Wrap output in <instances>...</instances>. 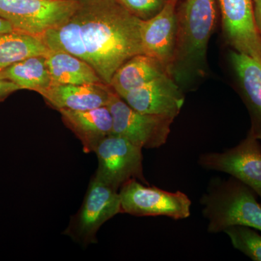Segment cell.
Listing matches in <instances>:
<instances>
[{
  "label": "cell",
  "mask_w": 261,
  "mask_h": 261,
  "mask_svg": "<svg viewBox=\"0 0 261 261\" xmlns=\"http://www.w3.org/2000/svg\"><path fill=\"white\" fill-rule=\"evenodd\" d=\"M67 21L41 39L50 50L70 53L88 63L105 84L128 60L144 54L142 20L118 0H79Z\"/></svg>",
  "instance_id": "obj_1"
},
{
  "label": "cell",
  "mask_w": 261,
  "mask_h": 261,
  "mask_svg": "<svg viewBox=\"0 0 261 261\" xmlns=\"http://www.w3.org/2000/svg\"><path fill=\"white\" fill-rule=\"evenodd\" d=\"M216 21V0H185L177 8V34L170 74L178 85L204 75L207 45Z\"/></svg>",
  "instance_id": "obj_2"
},
{
  "label": "cell",
  "mask_w": 261,
  "mask_h": 261,
  "mask_svg": "<svg viewBox=\"0 0 261 261\" xmlns=\"http://www.w3.org/2000/svg\"><path fill=\"white\" fill-rule=\"evenodd\" d=\"M257 194L240 180L212 178L200 199L209 233L224 232L233 226L261 231V204Z\"/></svg>",
  "instance_id": "obj_3"
},
{
  "label": "cell",
  "mask_w": 261,
  "mask_h": 261,
  "mask_svg": "<svg viewBox=\"0 0 261 261\" xmlns=\"http://www.w3.org/2000/svg\"><path fill=\"white\" fill-rule=\"evenodd\" d=\"M79 4V0H0V17L15 31L40 37L67 21Z\"/></svg>",
  "instance_id": "obj_4"
},
{
  "label": "cell",
  "mask_w": 261,
  "mask_h": 261,
  "mask_svg": "<svg viewBox=\"0 0 261 261\" xmlns=\"http://www.w3.org/2000/svg\"><path fill=\"white\" fill-rule=\"evenodd\" d=\"M122 213L135 216H166L174 220L187 219L192 202L186 194L171 192L145 185L136 178L120 189Z\"/></svg>",
  "instance_id": "obj_5"
},
{
  "label": "cell",
  "mask_w": 261,
  "mask_h": 261,
  "mask_svg": "<svg viewBox=\"0 0 261 261\" xmlns=\"http://www.w3.org/2000/svg\"><path fill=\"white\" fill-rule=\"evenodd\" d=\"M120 213L119 192L94 176L80 211L70 220L64 233L84 245L96 243L99 228Z\"/></svg>",
  "instance_id": "obj_6"
},
{
  "label": "cell",
  "mask_w": 261,
  "mask_h": 261,
  "mask_svg": "<svg viewBox=\"0 0 261 261\" xmlns=\"http://www.w3.org/2000/svg\"><path fill=\"white\" fill-rule=\"evenodd\" d=\"M108 106L113 117L112 135L142 149L159 148L167 142L173 118L138 112L116 92Z\"/></svg>",
  "instance_id": "obj_7"
},
{
  "label": "cell",
  "mask_w": 261,
  "mask_h": 261,
  "mask_svg": "<svg viewBox=\"0 0 261 261\" xmlns=\"http://www.w3.org/2000/svg\"><path fill=\"white\" fill-rule=\"evenodd\" d=\"M142 150L123 137L111 134L94 152L98 159L94 176L116 191L132 178L149 185L143 174Z\"/></svg>",
  "instance_id": "obj_8"
},
{
  "label": "cell",
  "mask_w": 261,
  "mask_h": 261,
  "mask_svg": "<svg viewBox=\"0 0 261 261\" xmlns=\"http://www.w3.org/2000/svg\"><path fill=\"white\" fill-rule=\"evenodd\" d=\"M251 132L238 145L221 152L199 156L198 163L211 171L229 174L252 189L261 199V145Z\"/></svg>",
  "instance_id": "obj_9"
},
{
  "label": "cell",
  "mask_w": 261,
  "mask_h": 261,
  "mask_svg": "<svg viewBox=\"0 0 261 261\" xmlns=\"http://www.w3.org/2000/svg\"><path fill=\"white\" fill-rule=\"evenodd\" d=\"M226 42L261 63V39L254 19L253 0H218Z\"/></svg>",
  "instance_id": "obj_10"
},
{
  "label": "cell",
  "mask_w": 261,
  "mask_h": 261,
  "mask_svg": "<svg viewBox=\"0 0 261 261\" xmlns=\"http://www.w3.org/2000/svg\"><path fill=\"white\" fill-rule=\"evenodd\" d=\"M135 111L175 119L181 112L185 95L169 73L130 91L121 97Z\"/></svg>",
  "instance_id": "obj_11"
},
{
  "label": "cell",
  "mask_w": 261,
  "mask_h": 261,
  "mask_svg": "<svg viewBox=\"0 0 261 261\" xmlns=\"http://www.w3.org/2000/svg\"><path fill=\"white\" fill-rule=\"evenodd\" d=\"M177 0H168L162 10L152 18L142 20L144 54L161 62L170 73L177 34Z\"/></svg>",
  "instance_id": "obj_12"
},
{
  "label": "cell",
  "mask_w": 261,
  "mask_h": 261,
  "mask_svg": "<svg viewBox=\"0 0 261 261\" xmlns=\"http://www.w3.org/2000/svg\"><path fill=\"white\" fill-rule=\"evenodd\" d=\"M115 93L110 85L99 83L53 84L40 94L51 108L83 111L108 106Z\"/></svg>",
  "instance_id": "obj_13"
},
{
  "label": "cell",
  "mask_w": 261,
  "mask_h": 261,
  "mask_svg": "<svg viewBox=\"0 0 261 261\" xmlns=\"http://www.w3.org/2000/svg\"><path fill=\"white\" fill-rule=\"evenodd\" d=\"M62 119L83 145L85 153L95 152L97 146L113 132V117L108 106L88 111H59Z\"/></svg>",
  "instance_id": "obj_14"
},
{
  "label": "cell",
  "mask_w": 261,
  "mask_h": 261,
  "mask_svg": "<svg viewBox=\"0 0 261 261\" xmlns=\"http://www.w3.org/2000/svg\"><path fill=\"white\" fill-rule=\"evenodd\" d=\"M231 65L238 76L242 96L250 118V132L261 140V63L246 55L232 51Z\"/></svg>",
  "instance_id": "obj_15"
},
{
  "label": "cell",
  "mask_w": 261,
  "mask_h": 261,
  "mask_svg": "<svg viewBox=\"0 0 261 261\" xmlns=\"http://www.w3.org/2000/svg\"><path fill=\"white\" fill-rule=\"evenodd\" d=\"M167 73L169 72L166 67L158 60L145 54L137 55L118 68L109 85L122 97L130 91Z\"/></svg>",
  "instance_id": "obj_16"
},
{
  "label": "cell",
  "mask_w": 261,
  "mask_h": 261,
  "mask_svg": "<svg viewBox=\"0 0 261 261\" xmlns=\"http://www.w3.org/2000/svg\"><path fill=\"white\" fill-rule=\"evenodd\" d=\"M46 58L51 85L103 82L88 63L70 53L49 49Z\"/></svg>",
  "instance_id": "obj_17"
},
{
  "label": "cell",
  "mask_w": 261,
  "mask_h": 261,
  "mask_svg": "<svg viewBox=\"0 0 261 261\" xmlns=\"http://www.w3.org/2000/svg\"><path fill=\"white\" fill-rule=\"evenodd\" d=\"M0 77L18 85L20 89L40 94L51 85L46 56L30 57L0 71Z\"/></svg>",
  "instance_id": "obj_18"
},
{
  "label": "cell",
  "mask_w": 261,
  "mask_h": 261,
  "mask_svg": "<svg viewBox=\"0 0 261 261\" xmlns=\"http://www.w3.org/2000/svg\"><path fill=\"white\" fill-rule=\"evenodd\" d=\"M49 51L37 36L18 31L0 33V71L30 57L47 56Z\"/></svg>",
  "instance_id": "obj_19"
},
{
  "label": "cell",
  "mask_w": 261,
  "mask_h": 261,
  "mask_svg": "<svg viewBox=\"0 0 261 261\" xmlns=\"http://www.w3.org/2000/svg\"><path fill=\"white\" fill-rule=\"evenodd\" d=\"M233 247L254 261H261V234L255 228L233 226L224 231Z\"/></svg>",
  "instance_id": "obj_20"
},
{
  "label": "cell",
  "mask_w": 261,
  "mask_h": 261,
  "mask_svg": "<svg viewBox=\"0 0 261 261\" xmlns=\"http://www.w3.org/2000/svg\"><path fill=\"white\" fill-rule=\"evenodd\" d=\"M132 15L142 20L152 18L162 10L168 0H118Z\"/></svg>",
  "instance_id": "obj_21"
},
{
  "label": "cell",
  "mask_w": 261,
  "mask_h": 261,
  "mask_svg": "<svg viewBox=\"0 0 261 261\" xmlns=\"http://www.w3.org/2000/svg\"><path fill=\"white\" fill-rule=\"evenodd\" d=\"M18 90L20 89L18 85L0 77V102Z\"/></svg>",
  "instance_id": "obj_22"
},
{
  "label": "cell",
  "mask_w": 261,
  "mask_h": 261,
  "mask_svg": "<svg viewBox=\"0 0 261 261\" xmlns=\"http://www.w3.org/2000/svg\"><path fill=\"white\" fill-rule=\"evenodd\" d=\"M254 19L261 39V0H253Z\"/></svg>",
  "instance_id": "obj_23"
},
{
  "label": "cell",
  "mask_w": 261,
  "mask_h": 261,
  "mask_svg": "<svg viewBox=\"0 0 261 261\" xmlns=\"http://www.w3.org/2000/svg\"><path fill=\"white\" fill-rule=\"evenodd\" d=\"M15 31L9 22L0 17V33L10 32Z\"/></svg>",
  "instance_id": "obj_24"
},
{
  "label": "cell",
  "mask_w": 261,
  "mask_h": 261,
  "mask_svg": "<svg viewBox=\"0 0 261 261\" xmlns=\"http://www.w3.org/2000/svg\"><path fill=\"white\" fill-rule=\"evenodd\" d=\"M177 1H178V0H177Z\"/></svg>",
  "instance_id": "obj_25"
}]
</instances>
